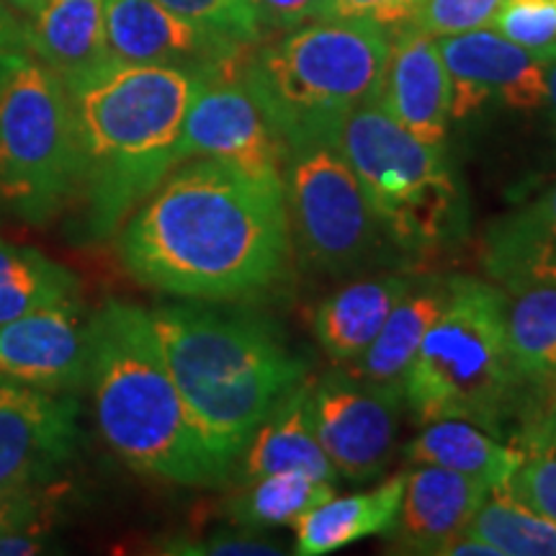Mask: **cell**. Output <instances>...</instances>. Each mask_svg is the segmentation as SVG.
Returning a JSON list of instances; mask_svg holds the SVG:
<instances>
[{
  "label": "cell",
  "instance_id": "cell-29",
  "mask_svg": "<svg viewBox=\"0 0 556 556\" xmlns=\"http://www.w3.org/2000/svg\"><path fill=\"white\" fill-rule=\"evenodd\" d=\"M157 3L201 29L222 34L238 45L255 47L263 37L261 21L250 0H157Z\"/></svg>",
  "mask_w": 556,
  "mask_h": 556
},
{
  "label": "cell",
  "instance_id": "cell-15",
  "mask_svg": "<svg viewBox=\"0 0 556 556\" xmlns=\"http://www.w3.org/2000/svg\"><path fill=\"white\" fill-rule=\"evenodd\" d=\"M88 319L78 296L0 325V379L45 392L86 387Z\"/></svg>",
  "mask_w": 556,
  "mask_h": 556
},
{
  "label": "cell",
  "instance_id": "cell-19",
  "mask_svg": "<svg viewBox=\"0 0 556 556\" xmlns=\"http://www.w3.org/2000/svg\"><path fill=\"white\" fill-rule=\"evenodd\" d=\"M307 394V381L289 389L261 422L242 451L245 454V462H242L245 479L278 475V471H302V475L325 479V482H338V471L325 448L319 446L315 428H312Z\"/></svg>",
  "mask_w": 556,
  "mask_h": 556
},
{
  "label": "cell",
  "instance_id": "cell-11",
  "mask_svg": "<svg viewBox=\"0 0 556 556\" xmlns=\"http://www.w3.org/2000/svg\"><path fill=\"white\" fill-rule=\"evenodd\" d=\"M109 58L137 65H173L238 78L250 47L176 16L157 0H106Z\"/></svg>",
  "mask_w": 556,
  "mask_h": 556
},
{
  "label": "cell",
  "instance_id": "cell-13",
  "mask_svg": "<svg viewBox=\"0 0 556 556\" xmlns=\"http://www.w3.org/2000/svg\"><path fill=\"white\" fill-rule=\"evenodd\" d=\"M438 52L451 78V119H467L492 99L518 111L544 106L546 58L495 29L441 37Z\"/></svg>",
  "mask_w": 556,
  "mask_h": 556
},
{
  "label": "cell",
  "instance_id": "cell-24",
  "mask_svg": "<svg viewBox=\"0 0 556 556\" xmlns=\"http://www.w3.org/2000/svg\"><path fill=\"white\" fill-rule=\"evenodd\" d=\"M443 304H446V287H409L407 294L389 312L379 336L361 353V358L345 366V371L371 384L402 389L407 368L413 366L422 338L441 315Z\"/></svg>",
  "mask_w": 556,
  "mask_h": 556
},
{
  "label": "cell",
  "instance_id": "cell-16",
  "mask_svg": "<svg viewBox=\"0 0 556 556\" xmlns=\"http://www.w3.org/2000/svg\"><path fill=\"white\" fill-rule=\"evenodd\" d=\"M377 101L409 135L428 144H446L451 78L433 37L409 26L392 34Z\"/></svg>",
  "mask_w": 556,
  "mask_h": 556
},
{
  "label": "cell",
  "instance_id": "cell-21",
  "mask_svg": "<svg viewBox=\"0 0 556 556\" xmlns=\"http://www.w3.org/2000/svg\"><path fill=\"white\" fill-rule=\"evenodd\" d=\"M409 287L407 278L381 276L348 283L325 299L315 312V336L325 356L336 366L361 358Z\"/></svg>",
  "mask_w": 556,
  "mask_h": 556
},
{
  "label": "cell",
  "instance_id": "cell-28",
  "mask_svg": "<svg viewBox=\"0 0 556 556\" xmlns=\"http://www.w3.org/2000/svg\"><path fill=\"white\" fill-rule=\"evenodd\" d=\"M464 533L482 539L497 556H556L554 520L528 510L500 490L490 492Z\"/></svg>",
  "mask_w": 556,
  "mask_h": 556
},
{
  "label": "cell",
  "instance_id": "cell-5",
  "mask_svg": "<svg viewBox=\"0 0 556 556\" xmlns=\"http://www.w3.org/2000/svg\"><path fill=\"white\" fill-rule=\"evenodd\" d=\"M392 31L307 21L245 60L240 80L291 150L336 144L353 111L379 99Z\"/></svg>",
  "mask_w": 556,
  "mask_h": 556
},
{
  "label": "cell",
  "instance_id": "cell-34",
  "mask_svg": "<svg viewBox=\"0 0 556 556\" xmlns=\"http://www.w3.org/2000/svg\"><path fill=\"white\" fill-rule=\"evenodd\" d=\"M163 554L180 556H281L283 552L274 541H266L245 528L212 533L206 539H168L160 548Z\"/></svg>",
  "mask_w": 556,
  "mask_h": 556
},
{
  "label": "cell",
  "instance_id": "cell-38",
  "mask_svg": "<svg viewBox=\"0 0 556 556\" xmlns=\"http://www.w3.org/2000/svg\"><path fill=\"white\" fill-rule=\"evenodd\" d=\"M45 539L37 528H21V531L0 533V556H31L45 552Z\"/></svg>",
  "mask_w": 556,
  "mask_h": 556
},
{
  "label": "cell",
  "instance_id": "cell-43",
  "mask_svg": "<svg viewBox=\"0 0 556 556\" xmlns=\"http://www.w3.org/2000/svg\"><path fill=\"white\" fill-rule=\"evenodd\" d=\"M0 18H13V16H11V13L3 9V3H0Z\"/></svg>",
  "mask_w": 556,
  "mask_h": 556
},
{
  "label": "cell",
  "instance_id": "cell-30",
  "mask_svg": "<svg viewBox=\"0 0 556 556\" xmlns=\"http://www.w3.org/2000/svg\"><path fill=\"white\" fill-rule=\"evenodd\" d=\"M490 29L536 54L556 52V0H503Z\"/></svg>",
  "mask_w": 556,
  "mask_h": 556
},
{
  "label": "cell",
  "instance_id": "cell-41",
  "mask_svg": "<svg viewBox=\"0 0 556 556\" xmlns=\"http://www.w3.org/2000/svg\"><path fill=\"white\" fill-rule=\"evenodd\" d=\"M523 451H556V420L544 422V426L526 430L523 435Z\"/></svg>",
  "mask_w": 556,
  "mask_h": 556
},
{
  "label": "cell",
  "instance_id": "cell-36",
  "mask_svg": "<svg viewBox=\"0 0 556 556\" xmlns=\"http://www.w3.org/2000/svg\"><path fill=\"white\" fill-rule=\"evenodd\" d=\"M263 31H289L315 21L319 0H250Z\"/></svg>",
  "mask_w": 556,
  "mask_h": 556
},
{
  "label": "cell",
  "instance_id": "cell-10",
  "mask_svg": "<svg viewBox=\"0 0 556 556\" xmlns=\"http://www.w3.org/2000/svg\"><path fill=\"white\" fill-rule=\"evenodd\" d=\"M309 420L338 477L368 482L392 462L400 433V387L371 384L351 371H332L307 394Z\"/></svg>",
  "mask_w": 556,
  "mask_h": 556
},
{
  "label": "cell",
  "instance_id": "cell-37",
  "mask_svg": "<svg viewBox=\"0 0 556 556\" xmlns=\"http://www.w3.org/2000/svg\"><path fill=\"white\" fill-rule=\"evenodd\" d=\"M24 54H29L24 29L13 18H0V86Z\"/></svg>",
  "mask_w": 556,
  "mask_h": 556
},
{
  "label": "cell",
  "instance_id": "cell-26",
  "mask_svg": "<svg viewBox=\"0 0 556 556\" xmlns=\"http://www.w3.org/2000/svg\"><path fill=\"white\" fill-rule=\"evenodd\" d=\"M248 486L227 503V516L238 528H296L307 513L336 495V484L302 471H278L248 479Z\"/></svg>",
  "mask_w": 556,
  "mask_h": 556
},
{
  "label": "cell",
  "instance_id": "cell-4",
  "mask_svg": "<svg viewBox=\"0 0 556 556\" xmlns=\"http://www.w3.org/2000/svg\"><path fill=\"white\" fill-rule=\"evenodd\" d=\"M180 397L208 448L232 467L276 402L307 377L261 319L204 307L150 312Z\"/></svg>",
  "mask_w": 556,
  "mask_h": 556
},
{
  "label": "cell",
  "instance_id": "cell-27",
  "mask_svg": "<svg viewBox=\"0 0 556 556\" xmlns=\"http://www.w3.org/2000/svg\"><path fill=\"white\" fill-rule=\"evenodd\" d=\"M78 296V276L37 248L0 238V325Z\"/></svg>",
  "mask_w": 556,
  "mask_h": 556
},
{
  "label": "cell",
  "instance_id": "cell-7",
  "mask_svg": "<svg viewBox=\"0 0 556 556\" xmlns=\"http://www.w3.org/2000/svg\"><path fill=\"white\" fill-rule=\"evenodd\" d=\"M379 227L405 250L443 245L462 222V193L446 144H428L400 127L379 101L364 103L338 131Z\"/></svg>",
  "mask_w": 556,
  "mask_h": 556
},
{
  "label": "cell",
  "instance_id": "cell-23",
  "mask_svg": "<svg viewBox=\"0 0 556 556\" xmlns=\"http://www.w3.org/2000/svg\"><path fill=\"white\" fill-rule=\"evenodd\" d=\"M407 462L443 467L464 475L486 490H497L526 456L523 448L500 443L490 430L469 420L426 422L420 433L407 443Z\"/></svg>",
  "mask_w": 556,
  "mask_h": 556
},
{
  "label": "cell",
  "instance_id": "cell-40",
  "mask_svg": "<svg viewBox=\"0 0 556 556\" xmlns=\"http://www.w3.org/2000/svg\"><path fill=\"white\" fill-rule=\"evenodd\" d=\"M546 58V99H544V106L546 109V119H548V127H552V137L556 142V52L552 54H544Z\"/></svg>",
  "mask_w": 556,
  "mask_h": 556
},
{
  "label": "cell",
  "instance_id": "cell-25",
  "mask_svg": "<svg viewBox=\"0 0 556 556\" xmlns=\"http://www.w3.org/2000/svg\"><path fill=\"white\" fill-rule=\"evenodd\" d=\"M505 348L518 381L539 384L556 371V278L503 289Z\"/></svg>",
  "mask_w": 556,
  "mask_h": 556
},
{
  "label": "cell",
  "instance_id": "cell-22",
  "mask_svg": "<svg viewBox=\"0 0 556 556\" xmlns=\"http://www.w3.org/2000/svg\"><path fill=\"white\" fill-rule=\"evenodd\" d=\"M484 266L503 289L531 278H556V184L492 225Z\"/></svg>",
  "mask_w": 556,
  "mask_h": 556
},
{
  "label": "cell",
  "instance_id": "cell-35",
  "mask_svg": "<svg viewBox=\"0 0 556 556\" xmlns=\"http://www.w3.org/2000/svg\"><path fill=\"white\" fill-rule=\"evenodd\" d=\"M47 505H50V500H47V492L41 486L0 492V533L39 528L37 523L45 516Z\"/></svg>",
  "mask_w": 556,
  "mask_h": 556
},
{
  "label": "cell",
  "instance_id": "cell-6",
  "mask_svg": "<svg viewBox=\"0 0 556 556\" xmlns=\"http://www.w3.org/2000/svg\"><path fill=\"white\" fill-rule=\"evenodd\" d=\"M520 384L505 348V294L482 278L456 276L446 304L402 381L420 426L469 420L497 433Z\"/></svg>",
  "mask_w": 556,
  "mask_h": 556
},
{
  "label": "cell",
  "instance_id": "cell-2",
  "mask_svg": "<svg viewBox=\"0 0 556 556\" xmlns=\"http://www.w3.org/2000/svg\"><path fill=\"white\" fill-rule=\"evenodd\" d=\"M86 387L106 446L137 475L184 486L227 482L180 397L150 312L109 302L88 319Z\"/></svg>",
  "mask_w": 556,
  "mask_h": 556
},
{
  "label": "cell",
  "instance_id": "cell-42",
  "mask_svg": "<svg viewBox=\"0 0 556 556\" xmlns=\"http://www.w3.org/2000/svg\"><path fill=\"white\" fill-rule=\"evenodd\" d=\"M5 3H11V5H16V9H21V11H26L31 16L34 11L39 9L41 3H45V0H5Z\"/></svg>",
  "mask_w": 556,
  "mask_h": 556
},
{
  "label": "cell",
  "instance_id": "cell-1",
  "mask_svg": "<svg viewBox=\"0 0 556 556\" xmlns=\"http://www.w3.org/2000/svg\"><path fill=\"white\" fill-rule=\"evenodd\" d=\"M291 253L281 173L212 157L173 168L119 235V255L144 287L170 296L225 302L261 294Z\"/></svg>",
  "mask_w": 556,
  "mask_h": 556
},
{
  "label": "cell",
  "instance_id": "cell-33",
  "mask_svg": "<svg viewBox=\"0 0 556 556\" xmlns=\"http://www.w3.org/2000/svg\"><path fill=\"white\" fill-rule=\"evenodd\" d=\"M420 0H319L315 18L371 24L387 31L407 29Z\"/></svg>",
  "mask_w": 556,
  "mask_h": 556
},
{
  "label": "cell",
  "instance_id": "cell-39",
  "mask_svg": "<svg viewBox=\"0 0 556 556\" xmlns=\"http://www.w3.org/2000/svg\"><path fill=\"white\" fill-rule=\"evenodd\" d=\"M536 387H539V402H536V409H533L531 420H528L526 430L556 420V371L552 377L541 379Z\"/></svg>",
  "mask_w": 556,
  "mask_h": 556
},
{
  "label": "cell",
  "instance_id": "cell-20",
  "mask_svg": "<svg viewBox=\"0 0 556 556\" xmlns=\"http://www.w3.org/2000/svg\"><path fill=\"white\" fill-rule=\"evenodd\" d=\"M407 471L356 495L325 500L296 523L299 556H325L368 536L392 533L397 523Z\"/></svg>",
  "mask_w": 556,
  "mask_h": 556
},
{
  "label": "cell",
  "instance_id": "cell-32",
  "mask_svg": "<svg viewBox=\"0 0 556 556\" xmlns=\"http://www.w3.org/2000/svg\"><path fill=\"white\" fill-rule=\"evenodd\" d=\"M497 490L556 523V451H526L518 467Z\"/></svg>",
  "mask_w": 556,
  "mask_h": 556
},
{
  "label": "cell",
  "instance_id": "cell-12",
  "mask_svg": "<svg viewBox=\"0 0 556 556\" xmlns=\"http://www.w3.org/2000/svg\"><path fill=\"white\" fill-rule=\"evenodd\" d=\"M73 392L0 379V492L50 482L78 446Z\"/></svg>",
  "mask_w": 556,
  "mask_h": 556
},
{
  "label": "cell",
  "instance_id": "cell-8",
  "mask_svg": "<svg viewBox=\"0 0 556 556\" xmlns=\"http://www.w3.org/2000/svg\"><path fill=\"white\" fill-rule=\"evenodd\" d=\"M83 186L78 122L65 80L24 54L0 86V197L41 222Z\"/></svg>",
  "mask_w": 556,
  "mask_h": 556
},
{
  "label": "cell",
  "instance_id": "cell-17",
  "mask_svg": "<svg viewBox=\"0 0 556 556\" xmlns=\"http://www.w3.org/2000/svg\"><path fill=\"white\" fill-rule=\"evenodd\" d=\"M492 490L443 467L417 464L407 471L405 492L394 531L402 552L443 554L451 541L467 531L469 520Z\"/></svg>",
  "mask_w": 556,
  "mask_h": 556
},
{
  "label": "cell",
  "instance_id": "cell-18",
  "mask_svg": "<svg viewBox=\"0 0 556 556\" xmlns=\"http://www.w3.org/2000/svg\"><path fill=\"white\" fill-rule=\"evenodd\" d=\"M26 47L41 65L75 83L106 65V0H45L31 13Z\"/></svg>",
  "mask_w": 556,
  "mask_h": 556
},
{
  "label": "cell",
  "instance_id": "cell-9",
  "mask_svg": "<svg viewBox=\"0 0 556 556\" xmlns=\"http://www.w3.org/2000/svg\"><path fill=\"white\" fill-rule=\"evenodd\" d=\"M289 232L307 266L343 274L379 242V222L364 186L336 144L291 150L281 168Z\"/></svg>",
  "mask_w": 556,
  "mask_h": 556
},
{
  "label": "cell",
  "instance_id": "cell-14",
  "mask_svg": "<svg viewBox=\"0 0 556 556\" xmlns=\"http://www.w3.org/2000/svg\"><path fill=\"white\" fill-rule=\"evenodd\" d=\"M212 157L258 173H281L287 144L238 78L204 83L186 114L178 160Z\"/></svg>",
  "mask_w": 556,
  "mask_h": 556
},
{
  "label": "cell",
  "instance_id": "cell-3",
  "mask_svg": "<svg viewBox=\"0 0 556 556\" xmlns=\"http://www.w3.org/2000/svg\"><path fill=\"white\" fill-rule=\"evenodd\" d=\"M208 80L184 67L109 60L67 83L96 238L114 232L180 165L186 114Z\"/></svg>",
  "mask_w": 556,
  "mask_h": 556
},
{
  "label": "cell",
  "instance_id": "cell-31",
  "mask_svg": "<svg viewBox=\"0 0 556 556\" xmlns=\"http://www.w3.org/2000/svg\"><path fill=\"white\" fill-rule=\"evenodd\" d=\"M503 0H420L409 29L428 37H454L477 29H490Z\"/></svg>",
  "mask_w": 556,
  "mask_h": 556
}]
</instances>
